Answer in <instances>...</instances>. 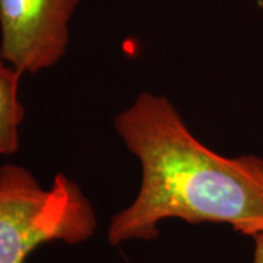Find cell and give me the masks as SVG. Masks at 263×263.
<instances>
[{"label": "cell", "instance_id": "4", "mask_svg": "<svg viewBox=\"0 0 263 263\" xmlns=\"http://www.w3.org/2000/svg\"><path fill=\"white\" fill-rule=\"evenodd\" d=\"M22 75L0 57V155L19 151V132L25 119V108L19 100Z\"/></svg>", "mask_w": 263, "mask_h": 263}, {"label": "cell", "instance_id": "1", "mask_svg": "<svg viewBox=\"0 0 263 263\" xmlns=\"http://www.w3.org/2000/svg\"><path fill=\"white\" fill-rule=\"evenodd\" d=\"M114 129L139 161L142 179L130 205L110 221V245L155 240L165 219L227 224L252 238L263 233V158L209 149L167 97L151 92L117 114Z\"/></svg>", "mask_w": 263, "mask_h": 263}, {"label": "cell", "instance_id": "2", "mask_svg": "<svg viewBox=\"0 0 263 263\" xmlns=\"http://www.w3.org/2000/svg\"><path fill=\"white\" fill-rule=\"evenodd\" d=\"M97 227L91 200L63 173L44 189L28 168L0 165V263H25L47 243H85Z\"/></svg>", "mask_w": 263, "mask_h": 263}, {"label": "cell", "instance_id": "3", "mask_svg": "<svg viewBox=\"0 0 263 263\" xmlns=\"http://www.w3.org/2000/svg\"><path fill=\"white\" fill-rule=\"evenodd\" d=\"M81 0H0V57L21 75L51 69L65 57Z\"/></svg>", "mask_w": 263, "mask_h": 263}, {"label": "cell", "instance_id": "5", "mask_svg": "<svg viewBox=\"0 0 263 263\" xmlns=\"http://www.w3.org/2000/svg\"><path fill=\"white\" fill-rule=\"evenodd\" d=\"M253 259L252 263H263V233L253 237Z\"/></svg>", "mask_w": 263, "mask_h": 263}]
</instances>
